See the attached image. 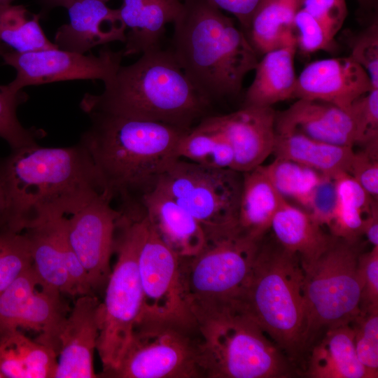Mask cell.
Masks as SVG:
<instances>
[{
  "mask_svg": "<svg viewBox=\"0 0 378 378\" xmlns=\"http://www.w3.org/2000/svg\"><path fill=\"white\" fill-rule=\"evenodd\" d=\"M102 192L92 159L79 142L35 144L0 157V226L13 231L72 214Z\"/></svg>",
  "mask_w": 378,
  "mask_h": 378,
  "instance_id": "1",
  "label": "cell"
},
{
  "mask_svg": "<svg viewBox=\"0 0 378 378\" xmlns=\"http://www.w3.org/2000/svg\"><path fill=\"white\" fill-rule=\"evenodd\" d=\"M80 143L90 153L103 187L122 214L141 211L142 197L178 159L185 130L167 124L102 112L88 113Z\"/></svg>",
  "mask_w": 378,
  "mask_h": 378,
  "instance_id": "2",
  "label": "cell"
},
{
  "mask_svg": "<svg viewBox=\"0 0 378 378\" xmlns=\"http://www.w3.org/2000/svg\"><path fill=\"white\" fill-rule=\"evenodd\" d=\"M170 48L198 93L211 106L238 96L258 54L244 31L207 0H183Z\"/></svg>",
  "mask_w": 378,
  "mask_h": 378,
  "instance_id": "3",
  "label": "cell"
},
{
  "mask_svg": "<svg viewBox=\"0 0 378 378\" xmlns=\"http://www.w3.org/2000/svg\"><path fill=\"white\" fill-rule=\"evenodd\" d=\"M86 113L102 112L162 122L189 130L210 115V104L195 90L170 49L158 48L120 65L101 94L85 93Z\"/></svg>",
  "mask_w": 378,
  "mask_h": 378,
  "instance_id": "4",
  "label": "cell"
},
{
  "mask_svg": "<svg viewBox=\"0 0 378 378\" xmlns=\"http://www.w3.org/2000/svg\"><path fill=\"white\" fill-rule=\"evenodd\" d=\"M303 279L299 255L265 236L238 300L299 371L305 354Z\"/></svg>",
  "mask_w": 378,
  "mask_h": 378,
  "instance_id": "5",
  "label": "cell"
},
{
  "mask_svg": "<svg viewBox=\"0 0 378 378\" xmlns=\"http://www.w3.org/2000/svg\"><path fill=\"white\" fill-rule=\"evenodd\" d=\"M204 378H288L295 364L238 301L193 314Z\"/></svg>",
  "mask_w": 378,
  "mask_h": 378,
  "instance_id": "6",
  "label": "cell"
},
{
  "mask_svg": "<svg viewBox=\"0 0 378 378\" xmlns=\"http://www.w3.org/2000/svg\"><path fill=\"white\" fill-rule=\"evenodd\" d=\"M359 241L332 235L316 256L301 262L306 317L304 356L326 330L351 323L360 312Z\"/></svg>",
  "mask_w": 378,
  "mask_h": 378,
  "instance_id": "7",
  "label": "cell"
},
{
  "mask_svg": "<svg viewBox=\"0 0 378 378\" xmlns=\"http://www.w3.org/2000/svg\"><path fill=\"white\" fill-rule=\"evenodd\" d=\"M147 227L144 214L137 216L122 214L118 221L113 248L117 260L105 287L104 300L101 303L97 344L103 365L100 376L118 367L142 312L138 255Z\"/></svg>",
  "mask_w": 378,
  "mask_h": 378,
  "instance_id": "8",
  "label": "cell"
},
{
  "mask_svg": "<svg viewBox=\"0 0 378 378\" xmlns=\"http://www.w3.org/2000/svg\"><path fill=\"white\" fill-rule=\"evenodd\" d=\"M197 324L141 315L110 378H204Z\"/></svg>",
  "mask_w": 378,
  "mask_h": 378,
  "instance_id": "9",
  "label": "cell"
},
{
  "mask_svg": "<svg viewBox=\"0 0 378 378\" xmlns=\"http://www.w3.org/2000/svg\"><path fill=\"white\" fill-rule=\"evenodd\" d=\"M242 173L185 159L176 160L159 178L158 188L201 225L206 241L238 230Z\"/></svg>",
  "mask_w": 378,
  "mask_h": 378,
  "instance_id": "10",
  "label": "cell"
},
{
  "mask_svg": "<svg viewBox=\"0 0 378 378\" xmlns=\"http://www.w3.org/2000/svg\"><path fill=\"white\" fill-rule=\"evenodd\" d=\"M260 241L236 231L206 241L194 255L180 257L183 291L192 315L238 301Z\"/></svg>",
  "mask_w": 378,
  "mask_h": 378,
  "instance_id": "11",
  "label": "cell"
},
{
  "mask_svg": "<svg viewBox=\"0 0 378 378\" xmlns=\"http://www.w3.org/2000/svg\"><path fill=\"white\" fill-rule=\"evenodd\" d=\"M122 50L104 46L98 55H85L53 48L28 52L8 50L1 55L5 64L13 67L16 76L7 87L14 91L37 85L73 80L108 82L121 65Z\"/></svg>",
  "mask_w": 378,
  "mask_h": 378,
  "instance_id": "12",
  "label": "cell"
},
{
  "mask_svg": "<svg viewBox=\"0 0 378 378\" xmlns=\"http://www.w3.org/2000/svg\"><path fill=\"white\" fill-rule=\"evenodd\" d=\"M33 265L0 293V336L24 328L40 333L36 341L59 354V335L68 308L62 293L42 289Z\"/></svg>",
  "mask_w": 378,
  "mask_h": 378,
  "instance_id": "13",
  "label": "cell"
},
{
  "mask_svg": "<svg viewBox=\"0 0 378 378\" xmlns=\"http://www.w3.org/2000/svg\"><path fill=\"white\" fill-rule=\"evenodd\" d=\"M138 270L143 294L141 315L197 324L183 291L180 256L160 239L148 221L138 255Z\"/></svg>",
  "mask_w": 378,
  "mask_h": 378,
  "instance_id": "14",
  "label": "cell"
},
{
  "mask_svg": "<svg viewBox=\"0 0 378 378\" xmlns=\"http://www.w3.org/2000/svg\"><path fill=\"white\" fill-rule=\"evenodd\" d=\"M104 192L66 218L69 241L83 267L93 292L106 287L111 270L115 234L122 212Z\"/></svg>",
  "mask_w": 378,
  "mask_h": 378,
  "instance_id": "15",
  "label": "cell"
},
{
  "mask_svg": "<svg viewBox=\"0 0 378 378\" xmlns=\"http://www.w3.org/2000/svg\"><path fill=\"white\" fill-rule=\"evenodd\" d=\"M65 220V216L53 218L23 232L42 289L76 295L73 281H83L86 272L69 241Z\"/></svg>",
  "mask_w": 378,
  "mask_h": 378,
  "instance_id": "16",
  "label": "cell"
},
{
  "mask_svg": "<svg viewBox=\"0 0 378 378\" xmlns=\"http://www.w3.org/2000/svg\"><path fill=\"white\" fill-rule=\"evenodd\" d=\"M276 113L272 106H247L204 118L227 139L234 153L232 169L243 173L262 164L273 153Z\"/></svg>",
  "mask_w": 378,
  "mask_h": 378,
  "instance_id": "17",
  "label": "cell"
},
{
  "mask_svg": "<svg viewBox=\"0 0 378 378\" xmlns=\"http://www.w3.org/2000/svg\"><path fill=\"white\" fill-rule=\"evenodd\" d=\"M373 89L366 71L349 56L316 60L297 76L294 98L319 100L348 110Z\"/></svg>",
  "mask_w": 378,
  "mask_h": 378,
  "instance_id": "18",
  "label": "cell"
},
{
  "mask_svg": "<svg viewBox=\"0 0 378 378\" xmlns=\"http://www.w3.org/2000/svg\"><path fill=\"white\" fill-rule=\"evenodd\" d=\"M101 303L93 294L81 295L59 335L55 378H94L93 356L100 329Z\"/></svg>",
  "mask_w": 378,
  "mask_h": 378,
  "instance_id": "19",
  "label": "cell"
},
{
  "mask_svg": "<svg viewBox=\"0 0 378 378\" xmlns=\"http://www.w3.org/2000/svg\"><path fill=\"white\" fill-rule=\"evenodd\" d=\"M69 20L57 30L54 43L60 49L85 54L98 46L125 43L126 27L119 8L102 0H74L67 8Z\"/></svg>",
  "mask_w": 378,
  "mask_h": 378,
  "instance_id": "20",
  "label": "cell"
},
{
  "mask_svg": "<svg viewBox=\"0 0 378 378\" xmlns=\"http://www.w3.org/2000/svg\"><path fill=\"white\" fill-rule=\"evenodd\" d=\"M276 133L298 132L330 144L356 145L354 120L348 110L314 99H297L286 110L276 113Z\"/></svg>",
  "mask_w": 378,
  "mask_h": 378,
  "instance_id": "21",
  "label": "cell"
},
{
  "mask_svg": "<svg viewBox=\"0 0 378 378\" xmlns=\"http://www.w3.org/2000/svg\"><path fill=\"white\" fill-rule=\"evenodd\" d=\"M141 206L150 227L178 256L194 255L206 244V234L200 223L158 188L146 193Z\"/></svg>",
  "mask_w": 378,
  "mask_h": 378,
  "instance_id": "22",
  "label": "cell"
},
{
  "mask_svg": "<svg viewBox=\"0 0 378 378\" xmlns=\"http://www.w3.org/2000/svg\"><path fill=\"white\" fill-rule=\"evenodd\" d=\"M309 378H371L358 360L351 324L326 330L309 348L303 361Z\"/></svg>",
  "mask_w": 378,
  "mask_h": 378,
  "instance_id": "23",
  "label": "cell"
},
{
  "mask_svg": "<svg viewBox=\"0 0 378 378\" xmlns=\"http://www.w3.org/2000/svg\"><path fill=\"white\" fill-rule=\"evenodd\" d=\"M182 6L180 0H122L119 10L126 27L124 57L160 48L165 26L175 21Z\"/></svg>",
  "mask_w": 378,
  "mask_h": 378,
  "instance_id": "24",
  "label": "cell"
},
{
  "mask_svg": "<svg viewBox=\"0 0 378 378\" xmlns=\"http://www.w3.org/2000/svg\"><path fill=\"white\" fill-rule=\"evenodd\" d=\"M297 49L293 36L284 45L263 54L254 69L255 76L245 93L242 106H272L294 98Z\"/></svg>",
  "mask_w": 378,
  "mask_h": 378,
  "instance_id": "25",
  "label": "cell"
},
{
  "mask_svg": "<svg viewBox=\"0 0 378 378\" xmlns=\"http://www.w3.org/2000/svg\"><path fill=\"white\" fill-rule=\"evenodd\" d=\"M237 227L240 232L260 241L270 230L274 216L285 198L261 164L242 173Z\"/></svg>",
  "mask_w": 378,
  "mask_h": 378,
  "instance_id": "26",
  "label": "cell"
},
{
  "mask_svg": "<svg viewBox=\"0 0 378 378\" xmlns=\"http://www.w3.org/2000/svg\"><path fill=\"white\" fill-rule=\"evenodd\" d=\"M354 148L320 141L298 132L276 133L273 153L333 178L349 172Z\"/></svg>",
  "mask_w": 378,
  "mask_h": 378,
  "instance_id": "27",
  "label": "cell"
},
{
  "mask_svg": "<svg viewBox=\"0 0 378 378\" xmlns=\"http://www.w3.org/2000/svg\"><path fill=\"white\" fill-rule=\"evenodd\" d=\"M270 230L276 241L298 255L301 262L316 256L332 237L307 211L290 204L286 199L274 216Z\"/></svg>",
  "mask_w": 378,
  "mask_h": 378,
  "instance_id": "28",
  "label": "cell"
},
{
  "mask_svg": "<svg viewBox=\"0 0 378 378\" xmlns=\"http://www.w3.org/2000/svg\"><path fill=\"white\" fill-rule=\"evenodd\" d=\"M57 354L19 329L0 336V372L4 378H55Z\"/></svg>",
  "mask_w": 378,
  "mask_h": 378,
  "instance_id": "29",
  "label": "cell"
},
{
  "mask_svg": "<svg viewBox=\"0 0 378 378\" xmlns=\"http://www.w3.org/2000/svg\"><path fill=\"white\" fill-rule=\"evenodd\" d=\"M303 0H264L244 32L257 54L288 42L294 36L293 21Z\"/></svg>",
  "mask_w": 378,
  "mask_h": 378,
  "instance_id": "30",
  "label": "cell"
},
{
  "mask_svg": "<svg viewBox=\"0 0 378 378\" xmlns=\"http://www.w3.org/2000/svg\"><path fill=\"white\" fill-rule=\"evenodd\" d=\"M177 150L179 158L214 168L232 169L231 145L204 118L183 134Z\"/></svg>",
  "mask_w": 378,
  "mask_h": 378,
  "instance_id": "31",
  "label": "cell"
},
{
  "mask_svg": "<svg viewBox=\"0 0 378 378\" xmlns=\"http://www.w3.org/2000/svg\"><path fill=\"white\" fill-rule=\"evenodd\" d=\"M39 18L23 6L0 4V41L20 52L58 48L46 37Z\"/></svg>",
  "mask_w": 378,
  "mask_h": 378,
  "instance_id": "32",
  "label": "cell"
},
{
  "mask_svg": "<svg viewBox=\"0 0 378 378\" xmlns=\"http://www.w3.org/2000/svg\"><path fill=\"white\" fill-rule=\"evenodd\" d=\"M270 181L286 199H293L308 210L313 194L324 176L299 163L275 158L264 165Z\"/></svg>",
  "mask_w": 378,
  "mask_h": 378,
  "instance_id": "33",
  "label": "cell"
},
{
  "mask_svg": "<svg viewBox=\"0 0 378 378\" xmlns=\"http://www.w3.org/2000/svg\"><path fill=\"white\" fill-rule=\"evenodd\" d=\"M27 99L22 90L14 92L7 85H0V137L11 149L37 144L36 139L44 133L42 130L25 128L18 119L17 108Z\"/></svg>",
  "mask_w": 378,
  "mask_h": 378,
  "instance_id": "34",
  "label": "cell"
},
{
  "mask_svg": "<svg viewBox=\"0 0 378 378\" xmlns=\"http://www.w3.org/2000/svg\"><path fill=\"white\" fill-rule=\"evenodd\" d=\"M32 264L24 233L0 226V293Z\"/></svg>",
  "mask_w": 378,
  "mask_h": 378,
  "instance_id": "35",
  "label": "cell"
},
{
  "mask_svg": "<svg viewBox=\"0 0 378 378\" xmlns=\"http://www.w3.org/2000/svg\"><path fill=\"white\" fill-rule=\"evenodd\" d=\"M356 356L370 373L378 377V307L360 311L351 323Z\"/></svg>",
  "mask_w": 378,
  "mask_h": 378,
  "instance_id": "36",
  "label": "cell"
},
{
  "mask_svg": "<svg viewBox=\"0 0 378 378\" xmlns=\"http://www.w3.org/2000/svg\"><path fill=\"white\" fill-rule=\"evenodd\" d=\"M350 55L368 73L373 89H378V20L377 15L363 29L344 36Z\"/></svg>",
  "mask_w": 378,
  "mask_h": 378,
  "instance_id": "37",
  "label": "cell"
},
{
  "mask_svg": "<svg viewBox=\"0 0 378 378\" xmlns=\"http://www.w3.org/2000/svg\"><path fill=\"white\" fill-rule=\"evenodd\" d=\"M348 111L355 125L356 145L378 151V89L357 98Z\"/></svg>",
  "mask_w": 378,
  "mask_h": 378,
  "instance_id": "38",
  "label": "cell"
},
{
  "mask_svg": "<svg viewBox=\"0 0 378 378\" xmlns=\"http://www.w3.org/2000/svg\"><path fill=\"white\" fill-rule=\"evenodd\" d=\"M293 32L297 48L304 53L309 54L319 50L332 52L338 49L335 37L302 8L295 16Z\"/></svg>",
  "mask_w": 378,
  "mask_h": 378,
  "instance_id": "39",
  "label": "cell"
},
{
  "mask_svg": "<svg viewBox=\"0 0 378 378\" xmlns=\"http://www.w3.org/2000/svg\"><path fill=\"white\" fill-rule=\"evenodd\" d=\"M358 270L361 288L360 311L378 307V246L360 253Z\"/></svg>",
  "mask_w": 378,
  "mask_h": 378,
  "instance_id": "40",
  "label": "cell"
},
{
  "mask_svg": "<svg viewBox=\"0 0 378 378\" xmlns=\"http://www.w3.org/2000/svg\"><path fill=\"white\" fill-rule=\"evenodd\" d=\"M302 8L316 19L334 37L348 14L346 0H303Z\"/></svg>",
  "mask_w": 378,
  "mask_h": 378,
  "instance_id": "41",
  "label": "cell"
},
{
  "mask_svg": "<svg viewBox=\"0 0 378 378\" xmlns=\"http://www.w3.org/2000/svg\"><path fill=\"white\" fill-rule=\"evenodd\" d=\"M348 173L373 199L378 200V153L365 148L354 151Z\"/></svg>",
  "mask_w": 378,
  "mask_h": 378,
  "instance_id": "42",
  "label": "cell"
},
{
  "mask_svg": "<svg viewBox=\"0 0 378 378\" xmlns=\"http://www.w3.org/2000/svg\"><path fill=\"white\" fill-rule=\"evenodd\" d=\"M336 204L333 178L323 176L316 187L307 211L323 227H328Z\"/></svg>",
  "mask_w": 378,
  "mask_h": 378,
  "instance_id": "43",
  "label": "cell"
},
{
  "mask_svg": "<svg viewBox=\"0 0 378 378\" xmlns=\"http://www.w3.org/2000/svg\"><path fill=\"white\" fill-rule=\"evenodd\" d=\"M211 4L220 10L233 15L239 21L245 32L251 19L264 0H207Z\"/></svg>",
  "mask_w": 378,
  "mask_h": 378,
  "instance_id": "44",
  "label": "cell"
},
{
  "mask_svg": "<svg viewBox=\"0 0 378 378\" xmlns=\"http://www.w3.org/2000/svg\"><path fill=\"white\" fill-rule=\"evenodd\" d=\"M363 235H365L368 241L372 246H378V206L374 204L371 210L367 214L364 219Z\"/></svg>",
  "mask_w": 378,
  "mask_h": 378,
  "instance_id": "45",
  "label": "cell"
},
{
  "mask_svg": "<svg viewBox=\"0 0 378 378\" xmlns=\"http://www.w3.org/2000/svg\"><path fill=\"white\" fill-rule=\"evenodd\" d=\"M42 2L48 8H54L57 6L64 7L68 8L74 0H41Z\"/></svg>",
  "mask_w": 378,
  "mask_h": 378,
  "instance_id": "46",
  "label": "cell"
},
{
  "mask_svg": "<svg viewBox=\"0 0 378 378\" xmlns=\"http://www.w3.org/2000/svg\"><path fill=\"white\" fill-rule=\"evenodd\" d=\"M360 8L365 11H372L377 8V0H356Z\"/></svg>",
  "mask_w": 378,
  "mask_h": 378,
  "instance_id": "47",
  "label": "cell"
},
{
  "mask_svg": "<svg viewBox=\"0 0 378 378\" xmlns=\"http://www.w3.org/2000/svg\"><path fill=\"white\" fill-rule=\"evenodd\" d=\"M9 50V47L0 41V57Z\"/></svg>",
  "mask_w": 378,
  "mask_h": 378,
  "instance_id": "48",
  "label": "cell"
},
{
  "mask_svg": "<svg viewBox=\"0 0 378 378\" xmlns=\"http://www.w3.org/2000/svg\"><path fill=\"white\" fill-rule=\"evenodd\" d=\"M13 0H0V4H10Z\"/></svg>",
  "mask_w": 378,
  "mask_h": 378,
  "instance_id": "49",
  "label": "cell"
},
{
  "mask_svg": "<svg viewBox=\"0 0 378 378\" xmlns=\"http://www.w3.org/2000/svg\"><path fill=\"white\" fill-rule=\"evenodd\" d=\"M104 2L106 3L107 1H108L109 0H102Z\"/></svg>",
  "mask_w": 378,
  "mask_h": 378,
  "instance_id": "50",
  "label": "cell"
},
{
  "mask_svg": "<svg viewBox=\"0 0 378 378\" xmlns=\"http://www.w3.org/2000/svg\"><path fill=\"white\" fill-rule=\"evenodd\" d=\"M0 209H1V200H0Z\"/></svg>",
  "mask_w": 378,
  "mask_h": 378,
  "instance_id": "51",
  "label": "cell"
}]
</instances>
